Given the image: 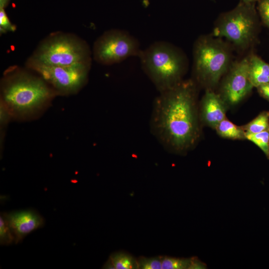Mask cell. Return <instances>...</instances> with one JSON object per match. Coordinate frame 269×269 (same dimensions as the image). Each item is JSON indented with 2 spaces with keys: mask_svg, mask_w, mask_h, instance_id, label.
<instances>
[{
  "mask_svg": "<svg viewBox=\"0 0 269 269\" xmlns=\"http://www.w3.org/2000/svg\"><path fill=\"white\" fill-rule=\"evenodd\" d=\"M159 93L153 103L150 132L166 150L185 153L195 146L201 134L196 83L192 79L182 80Z\"/></svg>",
  "mask_w": 269,
  "mask_h": 269,
  "instance_id": "obj_1",
  "label": "cell"
},
{
  "mask_svg": "<svg viewBox=\"0 0 269 269\" xmlns=\"http://www.w3.org/2000/svg\"><path fill=\"white\" fill-rule=\"evenodd\" d=\"M2 105L10 115L27 117L50 103L56 91L41 77L18 68H9L1 84Z\"/></svg>",
  "mask_w": 269,
  "mask_h": 269,
  "instance_id": "obj_2",
  "label": "cell"
},
{
  "mask_svg": "<svg viewBox=\"0 0 269 269\" xmlns=\"http://www.w3.org/2000/svg\"><path fill=\"white\" fill-rule=\"evenodd\" d=\"M138 57L141 67L159 93L182 81L187 60L178 48L166 41H156L144 50Z\"/></svg>",
  "mask_w": 269,
  "mask_h": 269,
  "instance_id": "obj_3",
  "label": "cell"
},
{
  "mask_svg": "<svg viewBox=\"0 0 269 269\" xmlns=\"http://www.w3.org/2000/svg\"><path fill=\"white\" fill-rule=\"evenodd\" d=\"M49 66H69L91 62L87 43L74 34L57 32L41 42L27 61Z\"/></svg>",
  "mask_w": 269,
  "mask_h": 269,
  "instance_id": "obj_4",
  "label": "cell"
},
{
  "mask_svg": "<svg viewBox=\"0 0 269 269\" xmlns=\"http://www.w3.org/2000/svg\"><path fill=\"white\" fill-rule=\"evenodd\" d=\"M230 53L220 39L202 37L193 49L194 81L209 87L215 86L228 70Z\"/></svg>",
  "mask_w": 269,
  "mask_h": 269,
  "instance_id": "obj_5",
  "label": "cell"
},
{
  "mask_svg": "<svg viewBox=\"0 0 269 269\" xmlns=\"http://www.w3.org/2000/svg\"><path fill=\"white\" fill-rule=\"evenodd\" d=\"M252 3L242 2L224 14L214 29V36L225 37L242 48L249 45L254 38L257 25L256 12Z\"/></svg>",
  "mask_w": 269,
  "mask_h": 269,
  "instance_id": "obj_6",
  "label": "cell"
},
{
  "mask_svg": "<svg viewBox=\"0 0 269 269\" xmlns=\"http://www.w3.org/2000/svg\"><path fill=\"white\" fill-rule=\"evenodd\" d=\"M91 62L69 66H49L26 62V66L38 74L57 94L76 93L86 83Z\"/></svg>",
  "mask_w": 269,
  "mask_h": 269,
  "instance_id": "obj_7",
  "label": "cell"
},
{
  "mask_svg": "<svg viewBox=\"0 0 269 269\" xmlns=\"http://www.w3.org/2000/svg\"><path fill=\"white\" fill-rule=\"evenodd\" d=\"M141 50L136 38L121 29L105 31L94 43L93 56L98 63L112 65L132 56H139Z\"/></svg>",
  "mask_w": 269,
  "mask_h": 269,
  "instance_id": "obj_8",
  "label": "cell"
},
{
  "mask_svg": "<svg viewBox=\"0 0 269 269\" xmlns=\"http://www.w3.org/2000/svg\"><path fill=\"white\" fill-rule=\"evenodd\" d=\"M249 58L233 65L222 86V97L230 105H236L252 90L253 86L249 77Z\"/></svg>",
  "mask_w": 269,
  "mask_h": 269,
  "instance_id": "obj_9",
  "label": "cell"
},
{
  "mask_svg": "<svg viewBox=\"0 0 269 269\" xmlns=\"http://www.w3.org/2000/svg\"><path fill=\"white\" fill-rule=\"evenodd\" d=\"M10 229L18 244L29 234L42 228L45 224L44 218L36 211L26 209L1 213Z\"/></svg>",
  "mask_w": 269,
  "mask_h": 269,
  "instance_id": "obj_10",
  "label": "cell"
},
{
  "mask_svg": "<svg viewBox=\"0 0 269 269\" xmlns=\"http://www.w3.org/2000/svg\"><path fill=\"white\" fill-rule=\"evenodd\" d=\"M222 96L208 90L201 103L200 117L202 121L210 127L216 126L226 118V106Z\"/></svg>",
  "mask_w": 269,
  "mask_h": 269,
  "instance_id": "obj_11",
  "label": "cell"
},
{
  "mask_svg": "<svg viewBox=\"0 0 269 269\" xmlns=\"http://www.w3.org/2000/svg\"><path fill=\"white\" fill-rule=\"evenodd\" d=\"M249 77L253 87L269 83V64L255 55L249 58Z\"/></svg>",
  "mask_w": 269,
  "mask_h": 269,
  "instance_id": "obj_12",
  "label": "cell"
},
{
  "mask_svg": "<svg viewBox=\"0 0 269 269\" xmlns=\"http://www.w3.org/2000/svg\"><path fill=\"white\" fill-rule=\"evenodd\" d=\"M162 269H204L207 266L196 257L180 258L161 257Z\"/></svg>",
  "mask_w": 269,
  "mask_h": 269,
  "instance_id": "obj_13",
  "label": "cell"
},
{
  "mask_svg": "<svg viewBox=\"0 0 269 269\" xmlns=\"http://www.w3.org/2000/svg\"><path fill=\"white\" fill-rule=\"evenodd\" d=\"M104 267L105 269H138L137 260L123 252H116L111 254Z\"/></svg>",
  "mask_w": 269,
  "mask_h": 269,
  "instance_id": "obj_14",
  "label": "cell"
},
{
  "mask_svg": "<svg viewBox=\"0 0 269 269\" xmlns=\"http://www.w3.org/2000/svg\"><path fill=\"white\" fill-rule=\"evenodd\" d=\"M217 134L222 137L232 139H246V133L242 127L233 124L226 118L215 128Z\"/></svg>",
  "mask_w": 269,
  "mask_h": 269,
  "instance_id": "obj_15",
  "label": "cell"
},
{
  "mask_svg": "<svg viewBox=\"0 0 269 269\" xmlns=\"http://www.w3.org/2000/svg\"><path fill=\"white\" fill-rule=\"evenodd\" d=\"M242 127L246 134H256L269 130V112H262Z\"/></svg>",
  "mask_w": 269,
  "mask_h": 269,
  "instance_id": "obj_16",
  "label": "cell"
},
{
  "mask_svg": "<svg viewBox=\"0 0 269 269\" xmlns=\"http://www.w3.org/2000/svg\"><path fill=\"white\" fill-rule=\"evenodd\" d=\"M246 139L255 143L269 157V130L256 134H246Z\"/></svg>",
  "mask_w": 269,
  "mask_h": 269,
  "instance_id": "obj_17",
  "label": "cell"
},
{
  "mask_svg": "<svg viewBox=\"0 0 269 269\" xmlns=\"http://www.w3.org/2000/svg\"><path fill=\"white\" fill-rule=\"evenodd\" d=\"M14 243V238L7 223L0 213V243L1 245H9Z\"/></svg>",
  "mask_w": 269,
  "mask_h": 269,
  "instance_id": "obj_18",
  "label": "cell"
},
{
  "mask_svg": "<svg viewBox=\"0 0 269 269\" xmlns=\"http://www.w3.org/2000/svg\"><path fill=\"white\" fill-rule=\"evenodd\" d=\"M138 268L140 269H161V257L147 258L140 257L137 260Z\"/></svg>",
  "mask_w": 269,
  "mask_h": 269,
  "instance_id": "obj_19",
  "label": "cell"
},
{
  "mask_svg": "<svg viewBox=\"0 0 269 269\" xmlns=\"http://www.w3.org/2000/svg\"><path fill=\"white\" fill-rule=\"evenodd\" d=\"M15 26L9 21L3 8H0V30L2 33L7 31H13Z\"/></svg>",
  "mask_w": 269,
  "mask_h": 269,
  "instance_id": "obj_20",
  "label": "cell"
},
{
  "mask_svg": "<svg viewBox=\"0 0 269 269\" xmlns=\"http://www.w3.org/2000/svg\"><path fill=\"white\" fill-rule=\"evenodd\" d=\"M258 9L264 23L269 27V0H260Z\"/></svg>",
  "mask_w": 269,
  "mask_h": 269,
  "instance_id": "obj_21",
  "label": "cell"
},
{
  "mask_svg": "<svg viewBox=\"0 0 269 269\" xmlns=\"http://www.w3.org/2000/svg\"><path fill=\"white\" fill-rule=\"evenodd\" d=\"M260 93L266 98L269 100V83L258 87Z\"/></svg>",
  "mask_w": 269,
  "mask_h": 269,
  "instance_id": "obj_22",
  "label": "cell"
},
{
  "mask_svg": "<svg viewBox=\"0 0 269 269\" xmlns=\"http://www.w3.org/2000/svg\"><path fill=\"white\" fill-rule=\"evenodd\" d=\"M10 0H0V8H4L7 6Z\"/></svg>",
  "mask_w": 269,
  "mask_h": 269,
  "instance_id": "obj_23",
  "label": "cell"
},
{
  "mask_svg": "<svg viewBox=\"0 0 269 269\" xmlns=\"http://www.w3.org/2000/svg\"><path fill=\"white\" fill-rule=\"evenodd\" d=\"M242 2L247 3H253L256 1L260 0H241Z\"/></svg>",
  "mask_w": 269,
  "mask_h": 269,
  "instance_id": "obj_24",
  "label": "cell"
}]
</instances>
